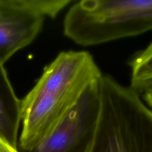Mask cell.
<instances>
[{
	"mask_svg": "<svg viewBox=\"0 0 152 152\" xmlns=\"http://www.w3.org/2000/svg\"><path fill=\"white\" fill-rule=\"evenodd\" d=\"M102 75L88 51L59 53L21 100L22 131L17 150H28L39 143Z\"/></svg>",
	"mask_w": 152,
	"mask_h": 152,
	"instance_id": "obj_1",
	"label": "cell"
},
{
	"mask_svg": "<svg viewBox=\"0 0 152 152\" xmlns=\"http://www.w3.org/2000/svg\"><path fill=\"white\" fill-rule=\"evenodd\" d=\"M90 152H152V109L110 75L100 82L99 114Z\"/></svg>",
	"mask_w": 152,
	"mask_h": 152,
	"instance_id": "obj_2",
	"label": "cell"
},
{
	"mask_svg": "<svg viewBox=\"0 0 152 152\" xmlns=\"http://www.w3.org/2000/svg\"><path fill=\"white\" fill-rule=\"evenodd\" d=\"M152 30V0L74 1L63 23L64 35L91 46Z\"/></svg>",
	"mask_w": 152,
	"mask_h": 152,
	"instance_id": "obj_3",
	"label": "cell"
},
{
	"mask_svg": "<svg viewBox=\"0 0 152 152\" xmlns=\"http://www.w3.org/2000/svg\"><path fill=\"white\" fill-rule=\"evenodd\" d=\"M101 78L88 86L39 143L17 152H90L99 114Z\"/></svg>",
	"mask_w": 152,
	"mask_h": 152,
	"instance_id": "obj_4",
	"label": "cell"
},
{
	"mask_svg": "<svg viewBox=\"0 0 152 152\" xmlns=\"http://www.w3.org/2000/svg\"><path fill=\"white\" fill-rule=\"evenodd\" d=\"M49 11L46 0H0V64L30 44Z\"/></svg>",
	"mask_w": 152,
	"mask_h": 152,
	"instance_id": "obj_5",
	"label": "cell"
},
{
	"mask_svg": "<svg viewBox=\"0 0 152 152\" xmlns=\"http://www.w3.org/2000/svg\"><path fill=\"white\" fill-rule=\"evenodd\" d=\"M21 122V100L15 93L4 65L0 64V138L15 150H17Z\"/></svg>",
	"mask_w": 152,
	"mask_h": 152,
	"instance_id": "obj_6",
	"label": "cell"
},
{
	"mask_svg": "<svg viewBox=\"0 0 152 152\" xmlns=\"http://www.w3.org/2000/svg\"><path fill=\"white\" fill-rule=\"evenodd\" d=\"M131 78L129 87L142 94L152 90V42L137 52L129 60Z\"/></svg>",
	"mask_w": 152,
	"mask_h": 152,
	"instance_id": "obj_7",
	"label": "cell"
},
{
	"mask_svg": "<svg viewBox=\"0 0 152 152\" xmlns=\"http://www.w3.org/2000/svg\"><path fill=\"white\" fill-rule=\"evenodd\" d=\"M0 152H17V150L12 148L0 138Z\"/></svg>",
	"mask_w": 152,
	"mask_h": 152,
	"instance_id": "obj_8",
	"label": "cell"
},
{
	"mask_svg": "<svg viewBox=\"0 0 152 152\" xmlns=\"http://www.w3.org/2000/svg\"><path fill=\"white\" fill-rule=\"evenodd\" d=\"M142 98L145 104L152 109V90L142 94Z\"/></svg>",
	"mask_w": 152,
	"mask_h": 152,
	"instance_id": "obj_9",
	"label": "cell"
}]
</instances>
